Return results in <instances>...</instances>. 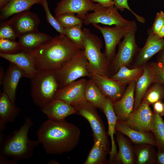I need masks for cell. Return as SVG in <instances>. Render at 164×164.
Returning <instances> with one entry per match:
<instances>
[{
	"label": "cell",
	"mask_w": 164,
	"mask_h": 164,
	"mask_svg": "<svg viewBox=\"0 0 164 164\" xmlns=\"http://www.w3.org/2000/svg\"><path fill=\"white\" fill-rule=\"evenodd\" d=\"M37 135L47 154L61 155L70 152L77 146L80 131L76 126L65 119H48L41 125Z\"/></svg>",
	"instance_id": "cell-1"
},
{
	"label": "cell",
	"mask_w": 164,
	"mask_h": 164,
	"mask_svg": "<svg viewBox=\"0 0 164 164\" xmlns=\"http://www.w3.org/2000/svg\"><path fill=\"white\" fill-rule=\"evenodd\" d=\"M82 49L65 35L60 34L30 53L35 58L38 71H56Z\"/></svg>",
	"instance_id": "cell-2"
},
{
	"label": "cell",
	"mask_w": 164,
	"mask_h": 164,
	"mask_svg": "<svg viewBox=\"0 0 164 164\" xmlns=\"http://www.w3.org/2000/svg\"><path fill=\"white\" fill-rule=\"evenodd\" d=\"M33 124L30 118L26 117L24 124L18 130L0 141V158L11 157L18 162L32 157L34 148L40 144L38 140H30L28 138L29 130Z\"/></svg>",
	"instance_id": "cell-3"
},
{
	"label": "cell",
	"mask_w": 164,
	"mask_h": 164,
	"mask_svg": "<svg viewBox=\"0 0 164 164\" xmlns=\"http://www.w3.org/2000/svg\"><path fill=\"white\" fill-rule=\"evenodd\" d=\"M84 53L88 61V69L91 75L98 74L110 77V65L101 49V40L97 35L86 28L83 29Z\"/></svg>",
	"instance_id": "cell-4"
},
{
	"label": "cell",
	"mask_w": 164,
	"mask_h": 164,
	"mask_svg": "<svg viewBox=\"0 0 164 164\" xmlns=\"http://www.w3.org/2000/svg\"><path fill=\"white\" fill-rule=\"evenodd\" d=\"M33 102L41 108L55 99L60 89L54 71L38 70L30 79Z\"/></svg>",
	"instance_id": "cell-5"
},
{
	"label": "cell",
	"mask_w": 164,
	"mask_h": 164,
	"mask_svg": "<svg viewBox=\"0 0 164 164\" xmlns=\"http://www.w3.org/2000/svg\"><path fill=\"white\" fill-rule=\"evenodd\" d=\"M88 61L84 49L78 51L62 67L54 71L60 88L79 78L91 75L89 71Z\"/></svg>",
	"instance_id": "cell-6"
},
{
	"label": "cell",
	"mask_w": 164,
	"mask_h": 164,
	"mask_svg": "<svg viewBox=\"0 0 164 164\" xmlns=\"http://www.w3.org/2000/svg\"><path fill=\"white\" fill-rule=\"evenodd\" d=\"M73 107L76 114L83 117L89 123L92 129L94 142L100 141L109 154L111 150L108 134L103 122L97 111V108L87 101Z\"/></svg>",
	"instance_id": "cell-7"
},
{
	"label": "cell",
	"mask_w": 164,
	"mask_h": 164,
	"mask_svg": "<svg viewBox=\"0 0 164 164\" xmlns=\"http://www.w3.org/2000/svg\"><path fill=\"white\" fill-rule=\"evenodd\" d=\"M137 29L136 25L125 35L123 41L119 43L118 52L110 64L111 76L121 67L130 64L139 51L140 48L135 38Z\"/></svg>",
	"instance_id": "cell-8"
},
{
	"label": "cell",
	"mask_w": 164,
	"mask_h": 164,
	"mask_svg": "<svg viewBox=\"0 0 164 164\" xmlns=\"http://www.w3.org/2000/svg\"><path fill=\"white\" fill-rule=\"evenodd\" d=\"M92 25L95 28L100 31L103 37L105 44L104 53L110 65L115 55L116 47L120 42L121 39L128 31L137 25L134 21H130L125 26L114 25L112 27H102L97 24Z\"/></svg>",
	"instance_id": "cell-9"
},
{
	"label": "cell",
	"mask_w": 164,
	"mask_h": 164,
	"mask_svg": "<svg viewBox=\"0 0 164 164\" xmlns=\"http://www.w3.org/2000/svg\"><path fill=\"white\" fill-rule=\"evenodd\" d=\"M129 21L122 17L115 6L105 7L98 3L94 12L87 14L83 19L84 23L87 25L101 23L121 26L127 25Z\"/></svg>",
	"instance_id": "cell-10"
},
{
	"label": "cell",
	"mask_w": 164,
	"mask_h": 164,
	"mask_svg": "<svg viewBox=\"0 0 164 164\" xmlns=\"http://www.w3.org/2000/svg\"><path fill=\"white\" fill-rule=\"evenodd\" d=\"M153 113L150 105L143 98L137 109L124 122L133 129L142 132H151Z\"/></svg>",
	"instance_id": "cell-11"
},
{
	"label": "cell",
	"mask_w": 164,
	"mask_h": 164,
	"mask_svg": "<svg viewBox=\"0 0 164 164\" xmlns=\"http://www.w3.org/2000/svg\"><path fill=\"white\" fill-rule=\"evenodd\" d=\"M87 80L78 79L60 89L55 99L63 100L73 107L86 101L84 90Z\"/></svg>",
	"instance_id": "cell-12"
},
{
	"label": "cell",
	"mask_w": 164,
	"mask_h": 164,
	"mask_svg": "<svg viewBox=\"0 0 164 164\" xmlns=\"http://www.w3.org/2000/svg\"><path fill=\"white\" fill-rule=\"evenodd\" d=\"M7 21L18 37L24 33L38 31L40 20L36 14L29 10L14 15Z\"/></svg>",
	"instance_id": "cell-13"
},
{
	"label": "cell",
	"mask_w": 164,
	"mask_h": 164,
	"mask_svg": "<svg viewBox=\"0 0 164 164\" xmlns=\"http://www.w3.org/2000/svg\"><path fill=\"white\" fill-rule=\"evenodd\" d=\"M148 38L144 46L140 49L135 57L132 68L142 67L155 54L164 48V39L157 38L148 29Z\"/></svg>",
	"instance_id": "cell-14"
},
{
	"label": "cell",
	"mask_w": 164,
	"mask_h": 164,
	"mask_svg": "<svg viewBox=\"0 0 164 164\" xmlns=\"http://www.w3.org/2000/svg\"><path fill=\"white\" fill-rule=\"evenodd\" d=\"M97 3L91 0H61L56 4L54 12L55 15L67 13L77 14L78 17L83 20L89 11H94Z\"/></svg>",
	"instance_id": "cell-15"
},
{
	"label": "cell",
	"mask_w": 164,
	"mask_h": 164,
	"mask_svg": "<svg viewBox=\"0 0 164 164\" xmlns=\"http://www.w3.org/2000/svg\"><path fill=\"white\" fill-rule=\"evenodd\" d=\"M136 82L134 81L129 84L121 98L112 102L118 121L125 122L133 111Z\"/></svg>",
	"instance_id": "cell-16"
},
{
	"label": "cell",
	"mask_w": 164,
	"mask_h": 164,
	"mask_svg": "<svg viewBox=\"0 0 164 164\" xmlns=\"http://www.w3.org/2000/svg\"><path fill=\"white\" fill-rule=\"evenodd\" d=\"M90 78L95 82L102 93L112 102L120 99L126 90V85L107 76L95 74H92Z\"/></svg>",
	"instance_id": "cell-17"
},
{
	"label": "cell",
	"mask_w": 164,
	"mask_h": 164,
	"mask_svg": "<svg viewBox=\"0 0 164 164\" xmlns=\"http://www.w3.org/2000/svg\"><path fill=\"white\" fill-rule=\"evenodd\" d=\"M27 76L24 71L18 66L10 63L5 73L3 82V92L15 104L16 91L20 80Z\"/></svg>",
	"instance_id": "cell-18"
},
{
	"label": "cell",
	"mask_w": 164,
	"mask_h": 164,
	"mask_svg": "<svg viewBox=\"0 0 164 164\" xmlns=\"http://www.w3.org/2000/svg\"><path fill=\"white\" fill-rule=\"evenodd\" d=\"M0 56L22 69L30 79L38 71L35 58L30 53L23 50L12 54L0 53Z\"/></svg>",
	"instance_id": "cell-19"
},
{
	"label": "cell",
	"mask_w": 164,
	"mask_h": 164,
	"mask_svg": "<svg viewBox=\"0 0 164 164\" xmlns=\"http://www.w3.org/2000/svg\"><path fill=\"white\" fill-rule=\"evenodd\" d=\"M49 119L60 121L67 116L76 114L74 108L64 101L55 99L41 108Z\"/></svg>",
	"instance_id": "cell-20"
},
{
	"label": "cell",
	"mask_w": 164,
	"mask_h": 164,
	"mask_svg": "<svg viewBox=\"0 0 164 164\" xmlns=\"http://www.w3.org/2000/svg\"><path fill=\"white\" fill-rule=\"evenodd\" d=\"M115 134L119 151L115 155L112 163L135 164V157L132 143L121 132L116 131Z\"/></svg>",
	"instance_id": "cell-21"
},
{
	"label": "cell",
	"mask_w": 164,
	"mask_h": 164,
	"mask_svg": "<svg viewBox=\"0 0 164 164\" xmlns=\"http://www.w3.org/2000/svg\"><path fill=\"white\" fill-rule=\"evenodd\" d=\"M142 66L143 73L136 82L133 111L139 106L145 93L150 86L156 82L154 74L149 63Z\"/></svg>",
	"instance_id": "cell-22"
},
{
	"label": "cell",
	"mask_w": 164,
	"mask_h": 164,
	"mask_svg": "<svg viewBox=\"0 0 164 164\" xmlns=\"http://www.w3.org/2000/svg\"><path fill=\"white\" fill-rule=\"evenodd\" d=\"M116 130L127 137L135 144L148 143L156 146L154 135L151 132H142L132 129L124 122L117 121Z\"/></svg>",
	"instance_id": "cell-23"
},
{
	"label": "cell",
	"mask_w": 164,
	"mask_h": 164,
	"mask_svg": "<svg viewBox=\"0 0 164 164\" xmlns=\"http://www.w3.org/2000/svg\"><path fill=\"white\" fill-rule=\"evenodd\" d=\"M20 108L12 103L2 92L0 96V132L4 130L8 123L13 122L19 115Z\"/></svg>",
	"instance_id": "cell-24"
},
{
	"label": "cell",
	"mask_w": 164,
	"mask_h": 164,
	"mask_svg": "<svg viewBox=\"0 0 164 164\" xmlns=\"http://www.w3.org/2000/svg\"><path fill=\"white\" fill-rule=\"evenodd\" d=\"M102 112L107 118L108 125V134L110 136L111 141V146L108 163H112L114 157L117 152L114 135L116 133L115 128L118 119L114 110L112 102L108 97H106V101L103 107Z\"/></svg>",
	"instance_id": "cell-25"
},
{
	"label": "cell",
	"mask_w": 164,
	"mask_h": 164,
	"mask_svg": "<svg viewBox=\"0 0 164 164\" xmlns=\"http://www.w3.org/2000/svg\"><path fill=\"white\" fill-rule=\"evenodd\" d=\"M18 38L21 50L31 53L52 37L37 31L24 33Z\"/></svg>",
	"instance_id": "cell-26"
},
{
	"label": "cell",
	"mask_w": 164,
	"mask_h": 164,
	"mask_svg": "<svg viewBox=\"0 0 164 164\" xmlns=\"http://www.w3.org/2000/svg\"><path fill=\"white\" fill-rule=\"evenodd\" d=\"M45 0H9L1 10L0 18L5 20L11 16L29 10L35 4L41 5Z\"/></svg>",
	"instance_id": "cell-27"
},
{
	"label": "cell",
	"mask_w": 164,
	"mask_h": 164,
	"mask_svg": "<svg viewBox=\"0 0 164 164\" xmlns=\"http://www.w3.org/2000/svg\"><path fill=\"white\" fill-rule=\"evenodd\" d=\"M154 145L148 143L135 144V164L155 163L156 152Z\"/></svg>",
	"instance_id": "cell-28"
},
{
	"label": "cell",
	"mask_w": 164,
	"mask_h": 164,
	"mask_svg": "<svg viewBox=\"0 0 164 164\" xmlns=\"http://www.w3.org/2000/svg\"><path fill=\"white\" fill-rule=\"evenodd\" d=\"M84 94L86 101L103 111L106 97L102 93L93 80L90 78L87 80Z\"/></svg>",
	"instance_id": "cell-29"
},
{
	"label": "cell",
	"mask_w": 164,
	"mask_h": 164,
	"mask_svg": "<svg viewBox=\"0 0 164 164\" xmlns=\"http://www.w3.org/2000/svg\"><path fill=\"white\" fill-rule=\"evenodd\" d=\"M143 72V66L131 69L127 66L121 67L114 74L110 77L123 84H129L134 81H137Z\"/></svg>",
	"instance_id": "cell-30"
},
{
	"label": "cell",
	"mask_w": 164,
	"mask_h": 164,
	"mask_svg": "<svg viewBox=\"0 0 164 164\" xmlns=\"http://www.w3.org/2000/svg\"><path fill=\"white\" fill-rule=\"evenodd\" d=\"M153 120L151 129L155 140L157 152H164V121L153 111Z\"/></svg>",
	"instance_id": "cell-31"
},
{
	"label": "cell",
	"mask_w": 164,
	"mask_h": 164,
	"mask_svg": "<svg viewBox=\"0 0 164 164\" xmlns=\"http://www.w3.org/2000/svg\"><path fill=\"white\" fill-rule=\"evenodd\" d=\"M84 164H104L108 162L107 155L108 154L99 140L94 142Z\"/></svg>",
	"instance_id": "cell-32"
},
{
	"label": "cell",
	"mask_w": 164,
	"mask_h": 164,
	"mask_svg": "<svg viewBox=\"0 0 164 164\" xmlns=\"http://www.w3.org/2000/svg\"><path fill=\"white\" fill-rule=\"evenodd\" d=\"M143 98L150 105L164 100V84L158 82L152 84L145 93Z\"/></svg>",
	"instance_id": "cell-33"
},
{
	"label": "cell",
	"mask_w": 164,
	"mask_h": 164,
	"mask_svg": "<svg viewBox=\"0 0 164 164\" xmlns=\"http://www.w3.org/2000/svg\"><path fill=\"white\" fill-rule=\"evenodd\" d=\"M82 24L77 25L65 29V35L73 43L84 49V33Z\"/></svg>",
	"instance_id": "cell-34"
},
{
	"label": "cell",
	"mask_w": 164,
	"mask_h": 164,
	"mask_svg": "<svg viewBox=\"0 0 164 164\" xmlns=\"http://www.w3.org/2000/svg\"><path fill=\"white\" fill-rule=\"evenodd\" d=\"M55 18L60 24L64 29L84 23L83 20L73 13H65L55 15Z\"/></svg>",
	"instance_id": "cell-35"
},
{
	"label": "cell",
	"mask_w": 164,
	"mask_h": 164,
	"mask_svg": "<svg viewBox=\"0 0 164 164\" xmlns=\"http://www.w3.org/2000/svg\"><path fill=\"white\" fill-rule=\"evenodd\" d=\"M21 50L18 42L4 39H0V53L12 54Z\"/></svg>",
	"instance_id": "cell-36"
},
{
	"label": "cell",
	"mask_w": 164,
	"mask_h": 164,
	"mask_svg": "<svg viewBox=\"0 0 164 164\" xmlns=\"http://www.w3.org/2000/svg\"><path fill=\"white\" fill-rule=\"evenodd\" d=\"M41 5L45 11L48 23L60 34L65 35V29L60 24L55 17H54L50 12L47 0H44Z\"/></svg>",
	"instance_id": "cell-37"
},
{
	"label": "cell",
	"mask_w": 164,
	"mask_h": 164,
	"mask_svg": "<svg viewBox=\"0 0 164 164\" xmlns=\"http://www.w3.org/2000/svg\"><path fill=\"white\" fill-rule=\"evenodd\" d=\"M18 36L12 27L5 21L2 23L0 27V39L15 41Z\"/></svg>",
	"instance_id": "cell-38"
},
{
	"label": "cell",
	"mask_w": 164,
	"mask_h": 164,
	"mask_svg": "<svg viewBox=\"0 0 164 164\" xmlns=\"http://www.w3.org/2000/svg\"><path fill=\"white\" fill-rule=\"evenodd\" d=\"M114 6L122 12L125 9L130 11L135 17L137 20L140 23L143 24L145 21V19L134 12L130 8L128 2V0H113Z\"/></svg>",
	"instance_id": "cell-39"
},
{
	"label": "cell",
	"mask_w": 164,
	"mask_h": 164,
	"mask_svg": "<svg viewBox=\"0 0 164 164\" xmlns=\"http://www.w3.org/2000/svg\"><path fill=\"white\" fill-rule=\"evenodd\" d=\"M154 74L156 82L164 84V67L159 65L157 62L149 63Z\"/></svg>",
	"instance_id": "cell-40"
},
{
	"label": "cell",
	"mask_w": 164,
	"mask_h": 164,
	"mask_svg": "<svg viewBox=\"0 0 164 164\" xmlns=\"http://www.w3.org/2000/svg\"><path fill=\"white\" fill-rule=\"evenodd\" d=\"M164 24V13L162 11L157 13L151 28L148 29L154 35L157 34Z\"/></svg>",
	"instance_id": "cell-41"
},
{
	"label": "cell",
	"mask_w": 164,
	"mask_h": 164,
	"mask_svg": "<svg viewBox=\"0 0 164 164\" xmlns=\"http://www.w3.org/2000/svg\"><path fill=\"white\" fill-rule=\"evenodd\" d=\"M153 111L161 117L164 116V103L162 101H159L153 104Z\"/></svg>",
	"instance_id": "cell-42"
},
{
	"label": "cell",
	"mask_w": 164,
	"mask_h": 164,
	"mask_svg": "<svg viewBox=\"0 0 164 164\" xmlns=\"http://www.w3.org/2000/svg\"><path fill=\"white\" fill-rule=\"evenodd\" d=\"M93 2H97L105 7H111L114 6V1L112 0H91Z\"/></svg>",
	"instance_id": "cell-43"
},
{
	"label": "cell",
	"mask_w": 164,
	"mask_h": 164,
	"mask_svg": "<svg viewBox=\"0 0 164 164\" xmlns=\"http://www.w3.org/2000/svg\"><path fill=\"white\" fill-rule=\"evenodd\" d=\"M158 53L156 62L160 66L164 67V48Z\"/></svg>",
	"instance_id": "cell-44"
},
{
	"label": "cell",
	"mask_w": 164,
	"mask_h": 164,
	"mask_svg": "<svg viewBox=\"0 0 164 164\" xmlns=\"http://www.w3.org/2000/svg\"><path fill=\"white\" fill-rule=\"evenodd\" d=\"M155 163L164 164V152H157Z\"/></svg>",
	"instance_id": "cell-45"
},
{
	"label": "cell",
	"mask_w": 164,
	"mask_h": 164,
	"mask_svg": "<svg viewBox=\"0 0 164 164\" xmlns=\"http://www.w3.org/2000/svg\"><path fill=\"white\" fill-rule=\"evenodd\" d=\"M5 73H4V70L2 67H0V84H2Z\"/></svg>",
	"instance_id": "cell-46"
},
{
	"label": "cell",
	"mask_w": 164,
	"mask_h": 164,
	"mask_svg": "<svg viewBox=\"0 0 164 164\" xmlns=\"http://www.w3.org/2000/svg\"><path fill=\"white\" fill-rule=\"evenodd\" d=\"M155 35L159 38L162 39L164 37V24L158 33Z\"/></svg>",
	"instance_id": "cell-47"
},
{
	"label": "cell",
	"mask_w": 164,
	"mask_h": 164,
	"mask_svg": "<svg viewBox=\"0 0 164 164\" xmlns=\"http://www.w3.org/2000/svg\"><path fill=\"white\" fill-rule=\"evenodd\" d=\"M9 0H0V8L2 9L7 3Z\"/></svg>",
	"instance_id": "cell-48"
},
{
	"label": "cell",
	"mask_w": 164,
	"mask_h": 164,
	"mask_svg": "<svg viewBox=\"0 0 164 164\" xmlns=\"http://www.w3.org/2000/svg\"></svg>",
	"instance_id": "cell-49"
}]
</instances>
